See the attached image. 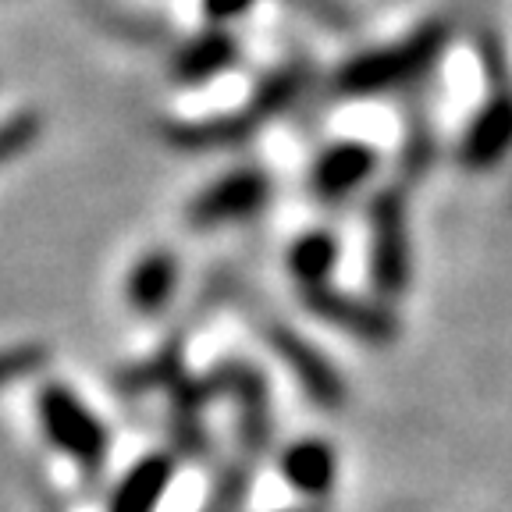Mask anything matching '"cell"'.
Instances as JSON below:
<instances>
[{
  "mask_svg": "<svg viewBox=\"0 0 512 512\" xmlns=\"http://www.w3.org/2000/svg\"><path fill=\"white\" fill-rule=\"evenodd\" d=\"M281 477L299 491V495L320 498L335 484V452L328 441L306 438L285 448L281 456Z\"/></svg>",
  "mask_w": 512,
  "mask_h": 512,
  "instance_id": "11",
  "label": "cell"
},
{
  "mask_svg": "<svg viewBox=\"0 0 512 512\" xmlns=\"http://www.w3.org/2000/svg\"><path fill=\"white\" fill-rule=\"evenodd\" d=\"M374 150L356 139H345L320 153L317 164H313V189H317L320 200H345L352 189H360L370 175H374Z\"/></svg>",
  "mask_w": 512,
  "mask_h": 512,
  "instance_id": "8",
  "label": "cell"
},
{
  "mask_svg": "<svg viewBox=\"0 0 512 512\" xmlns=\"http://www.w3.org/2000/svg\"><path fill=\"white\" fill-rule=\"evenodd\" d=\"M214 384L221 395H232L239 406V431L246 448H264L271 438V402H267V384L246 363H228L214 370Z\"/></svg>",
  "mask_w": 512,
  "mask_h": 512,
  "instance_id": "7",
  "label": "cell"
},
{
  "mask_svg": "<svg viewBox=\"0 0 512 512\" xmlns=\"http://www.w3.org/2000/svg\"><path fill=\"white\" fill-rule=\"evenodd\" d=\"M47 363V349L43 345H11L0 349V388L22 381V377L36 374Z\"/></svg>",
  "mask_w": 512,
  "mask_h": 512,
  "instance_id": "18",
  "label": "cell"
},
{
  "mask_svg": "<svg viewBox=\"0 0 512 512\" xmlns=\"http://www.w3.org/2000/svg\"><path fill=\"white\" fill-rule=\"evenodd\" d=\"M267 342L278 352V360L292 370V377L299 381L306 395H310L313 406L320 409H342L345 406V381L331 360L320 349H313L303 335L288 328H271L267 331Z\"/></svg>",
  "mask_w": 512,
  "mask_h": 512,
  "instance_id": "5",
  "label": "cell"
},
{
  "mask_svg": "<svg viewBox=\"0 0 512 512\" xmlns=\"http://www.w3.org/2000/svg\"><path fill=\"white\" fill-rule=\"evenodd\" d=\"M310 86V68L306 64H285V68H278V72L271 75V79H264V86L256 89V96L246 104L249 118L256 121V128L264 125V121H271L274 114H281L285 107H292L299 100V93Z\"/></svg>",
  "mask_w": 512,
  "mask_h": 512,
  "instance_id": "15",
  "label": "cell"
},
{
  "mask_svg": "<svg viewBox=\"0 0 512 512\" xmlns=\"http://www.w3.org/2000/svg\"><path fill=\"white\" fill-rule=\"evenodd\" d=\"M335 264H338V242L331 232H306L303 239H296V246L288 249V267L303 281V288L328 285Z\"/></svg>",
  "mask_w": 512,
  "mask_h": 512,
  "instance_id": "16",
  "label": "cell"
},
{
  "mask_svg": "<svg viewBox=\"0 0 512 512\" xmlns=\"http://www.w3.org/2000/svg\"><path fill=\"white\" fill-rule=\"evenodd\" d=\"M40 128H43V121L36 111H22L11 121H4V125H0V164H4V160H15L18 153L29 150V146L40 139Z\"/></svg>",
  "mask_w": 512,
  "mask_h": 512,
  "instance_id": "17",
  "label": "cell"
},
{
  "mask_svg": "<svg viewBox=\"0 0 512 512\" xmlns=\"http://www.w3.org/2000/svg\"><path fill=\"white\" fill-rule=\"evenodd\" d=\"M256 0H203V15L210 25H228L235 18H242Z\"/></svg>",
  "mask_w": 512,
  "mask_h": 512,
  "instance_id": "19",
  "label": "cell"
},
{
  "mask_svg": "<svg viewBox=\"0 0 512 512\" xmlns=\"http://www.w3.org/2000/svg\"><path fill=\"white\" fill-rule=\"evenodd\" d=\"M512 150V96H495L466 132L463 160L470 168H491Z\"/></svg>",
  "mask_w": 512,
  "mask_h": 512,
  "instance_id": "10",
  "label": "cell"
},
{
  "mask_svg": "<svg viewBox=\"0 0 512 512\" xmlns=\"http://www.w3.org/2000/svg\"><path fill=\"white\" fill-rule=\"evenodd\" d=\"M235 57H239V43L224 29H210V32H203V36H196L189 47H182V54L175 57V68H171V72H175L178 82L196 86V82H207V79H214V75H221L224 68H232Z\"/></svg>",
  "mask_w": 512,
  "mask_h": 512,
  "instance_id": "13",
  "label": "cell"
},
{
  "mask_svg": "<svg viewBox=\"0 0 512 512\" xmlns=\"http://www.w3.org/2000/svg\"><path fill=\"white\" fill-rule=\"evenodd\" d=\"M409 224L399 189H384L370 203V274L381 296H402L409 285Z\"/></svg>",
  "mask_w": 512,
  "mask_h": 512,
  "instance_id": "3",
  "label": "cell"
},
{
  "mask_svg": "<svg viewBox=\"0 0 512 512\" xmlns=\"http://www.w3.org/2000/svg\"><path fill=\"white\" fill-rule=\"evenodd\" d=\"M256 132V121L249 118V111L221 114V118L207 121H182V125L168 128V143L182 146V150H224V146H239L242 139H249Z\"/></svg>",
  "mask_w": 512,
  "mask_h": 512,
  "instance_id": "14",
  "label": "cell"
},
{
  "mask_svg": "<svg viewBox=\"0 0 512 512\" xmlns=\"http://www.w3.org/2000/svg\"><path fill=\"white\" fill-rule=\"evenodd\" d=\"M267 200H271V182H267L264 171H232V175L217 178L210 189H203L189 203V224L192 228H217V224L242 221V217L260 214Z\"/></svg>",
  "mask_w": 512,
  "mask_h": 512,
  "instance_id": "4",
  "label": "cell"
},
{
  "mask_svg": "<svg viewBox=\"0 0 512 512\" xmlns=\"http://www.w3.org/2000/svg\"><path fill=\"white\" fill-rule=\"evenodd\" d=\"M178 288V260L168 249H153V253L139 256L136 267L128 271L125 296L132 310L139 313H157L175 299Z\"/></svg>",
  "mask_w": 512,
  "mask_h": 512,
  "instance_id": "9",
  "label": "cell"
},
{
  "mask_svg": "<svg viewBox=\"0 0 512 512\" xmlns=\"http://www.w3.org/2000/svg\"><path fill=\"white\" fill-rule=\"evenodd\" d=\"M441 43H445V29L441 25H424V29H416L402 43L352 57L342 72H338V89L345 96L388 93V89L402 86V82L416 79V75H424L434 64V57L441 54Z\"/></svg>",
  "mask_w": 512,
  "mask_h": 512,
  "instance_id": "1",
  "label": "cell"
},
{
  "mask_svg": "<svg viewBox=\"0 0 512 512\" xmlns=\"http://www.w3.org/2000/svg\"><path fill=\"white\" fill-rule=\"evenodd\" d=\"M171 480H175V459L160 456V452L146 456L121 480L118 495L111 498V512H157L160 498L168 495Z\"/></svg>",
  "mask_w": 512,
  "mask_h": 512,
  "instance_id": "12",
  "label": "cell"
},
{
  "mask_svg": "<svg viewBox=\"0 0 512 512\" xmlns=\"http://www.w3.org/2000/svg\"><path fill=\"white\" fill-rule=\"evenodd\" d=\"M306 306H310L313 317L328 320V324L349 331L352 338H360L367 345H388L399 335V324H395V317L388 310L363 303L356 296H345V292H335L328 285L306 288Z\"/></svg>",
  "mask_w": 512,
  "mask_h": 512,
  "instance_id": "6",
  "label": "cell"
},
{
  "mask_svg": "<svg viewBox=\"0 0 512 512\" xmlns=\"http://www.w3.org/2000/svg\"><path fill=\"white\" fill-rule=\"evenodd\" d=\"M40 424L47 438L86 470H100L107 459V431L96 413L64 384H47L40 392Z\"/></svg>",
  "mask_w": 512,
  "mask_h": 512,
  "instance_id": "2",
  "label": "cell"
}]
</instances>
